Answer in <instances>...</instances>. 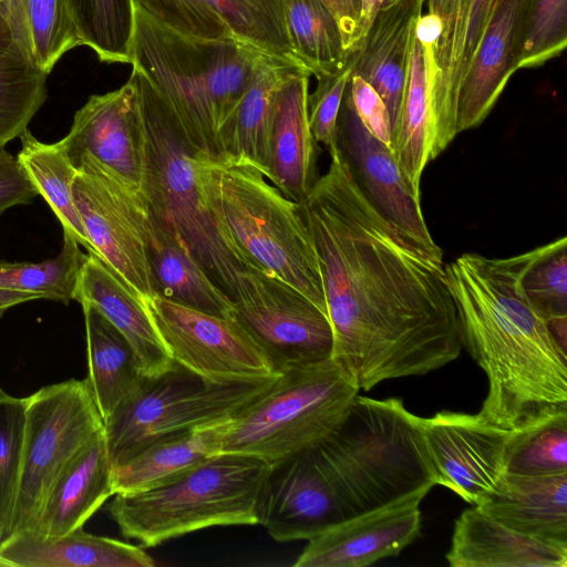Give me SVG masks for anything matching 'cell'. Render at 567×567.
Listing matches in <instances>:
<instances>
[{
	"instance_id": "1",
	"label": "cell",
	"mask_w": 567,
	"mask_h": 567,
	"mask_svg": "<svg viewBox=\"0 0 567 567\" xmlns=\"http://www.w3.org/2000/svg\"><path fill=\"white\" fill-rule=\"evenodd\" d=\"M298 203L333 333L332 359L369 391L454 361L462 340L444 262L404 239L369 203L338 148Z\"/></svg>"
},
{
	"instance_id": "2",
	"label": "cell",
	"mask_w": 567,
	"mask_h": 567,
	"mask_svg": "<svg viewBox=\"0 0 567 567\" xmlns=\"http://www.w3.org/2000/svg\"><path fill=\"white\" fill-rule=\"evenodd\" d=\"M534 255L466 252L444 265L462 346L488 381L477 415L505 430L567 412V351L522 285Z\"/></svg>"
},
{
	"instance_id": "3",
	"label": "cell",
	"mask_w": 567,
	"mask_h": 567,
	"mask_svg": "<svg viewBox=\"0 0 567 567\" xmlns=\"http://www.w3.org/2000/svg\"><path fill=\"white\" fill-rule=\"evenodd\" d=\"M132 66L176 115L188 143L214 164L224 162L219 133L238 107L264 53L233 37L177 31L134 3Z\"/></svg>"
},
{
	"instance_id": "4",
	"label": "cell",
	"mask_w": 567,
	"mask_h": 567,
	"mask_svg": "<svg viewBox=\"0 0 567 567\" xmlns=\"http://www.w3.org/2000/svg\"><path fill=\"white\" fill-rule=\"evenodd\" d=\"M145 138L144 195L152 218L184 243L213 282L233 301L247 270L218 231L204 187L207 161L188 143L167 103L133 68ZM214 164V163H213Z\"/></svg>"
},
{
	"instance_id": "5",
	"label": "cell",
	"mask_w": 567,
	"mask_h": 567,
	"mask_svg": "<svg viewBox=\"0 0 567 567\" xmlns=\"http://www.w3.org/2000/svg\"><path fill=\"white\" fill-rule=\"evenodd\" d=\"M204 187L218 231L246 269L282 279L328 316L318 257L298 203L245 161L207 163Z\"/></svg>"
},
{
	"instance_id": "6",
	"label": "cell",
	"mask_w": 567,
	"mask_h": 567,
	"mask_svg": "<svg viewBox=\"0 0 567 567\" xmlns=\"http://www.w3.org/2000/svg\"><path fill=\"white\" fill-rule=\"evenodd\" d=\"M270 468L260 458L220 452L166 484L114 494L109 513L125 538L145 547L207 527L256 525Z\"/></svg>"
},
{
	"instance_id": "7",
	"label": "cell",
	"mask_w": 567,
	"mask_h": 567,
	"mask_svg": "<svg viewBox=\"0 0 567 567\" xmlns=\"http://www.w3.org/2000/svg\"><path fill=\"white\" fill-rule=\"evenodd\" d=\"M359 391L354 378L332 358L286 371L226 423L220 452L277 465L333 433Z\"/></svg>"
},
{
	"instance_id": "8",
	"label": "cell",
	"mask_w": 567,
	"mask_h": 567,
	"mask_svg": "<svg viewBox=\"0 0 567 567\" xmlns=\"http://www.w3.org/2000/svg\"><path fill=\"white\" fill-rule=\"evenodd\" d=\"M276 379L218 381L173 360L164 372L145 375L103 422L113 470L163 440L230 420L265 393Z\"/></svg>"
},
{
	"instance_id": "9",
	"label": "cell",
	"mask_w": 567,
	"mask_h": 567,
	"mask_svg": "<svg viewBox=\"0 0 567 567\" xmlns=\"http://www.w3.org/2000/svg\"><path fill=\"white\" fill-rule=\"evenodd\" d=\"M102 430L86 379L48 385L27 398L21 472L7 538L34 528L59 473Z\"/></svg>"
},
{
	"instance_id": "10",
	"label": "cell",
	"mask_w": 567,
	"mask_h": 567,
	"mask_svg": "<svg viewBox=\"0 0 567 567\" xmlns=\"http://www.w3.org/2000/svg\"><path fill=\"white\" fill-rule=\"evenodd\" d=\"M234 320L252 338L275 371L332 357L329 317L282 279L250 267L238 274Z\"/></svg>"
},
{
	"instance_id": "11",
	"label": "cell",
	"mask_w": 567,
	"mask_h": 567,
	"mask_svg": "<svg viewBox=\"0 0 567 567\" xmlns=\"http://www.w3.org/2000/svg\"><path fill=\"white\" fill-rule=\"evenodd\" d=\"M72 190L95 252L144 301L155 297L146 251L150 212L97 161L82 155Z\"/></svg>"
},
{
	"instance_id": "12",
	"label": "cell",
	"mask_w": 567,
	"mask_h": 567,
	"mask_svg": "<svg viewBox=\"0 0 567 567\" xmlns=\"http://www.w3.org/2000/svg\"><path fill=\"white\" fill-rule=\"evenodd\" d=\"M145 306L172 360L189 370L218 381H259L280 375L235 320L157 296Z\"/></svg>"
},
{
	"instance_id": "13",
	"label": "cell",
	"mask_w": 567,
	"mask_h": 567,
	"mask_svg": "<svg viewBox=\"0 0 567 567\" xmlns=\"http://www.w3.org/2000/svg\"><path fill=\"white\" fill-rule=\"evenodd\" d=\"M424 454L435 485L480 505L506 473L518 430H505L477 414L440 411L417 416Z\"/></svg>"
},
{
	"instance_id": "14",
	"label": "cell",
	"mask_w": 567,
	"mask_h": 567,
	"mask_svg": "<svg viewBox=\"0 0 567 567\" xmlns=\"http://www.w3.org/2000/svg\"><path fill=\"white\" fill-rule=\"evenodd\" d=\"M337 125V148L369 203L410 244L443 261V251L422 214L420 196L411 189L393 150L360 122L347 89Z\"/></svg>"
},
{
	"instance_id": "15",
	"label": "cell",
	"mask_w": 567,
	"mask_h": 567,
	"mask_svg": "<svg viewBox=\"0 0 567 567\" xmlns=\"http://www.w3.org/2000/svg\"><path fill=\"white\" fill-rule=\"evenodd\" d=\"M56 143L74 167L82 155H90L146 202L145 138L137 92L130 79L120 89L90 96L74 114L69 133Z\"/></svg>"
},
{
	"instance_id": "16",
	"label": "cell",
	"mask_w": 567,
	"mask_h": 567,
	"mask_svg": "<svg viewBox=\"0 0 567 567\" xmlns=\"http://www.w3.org/2000/svg\"><path fill=\"white\" fill-rule=\"evenodd\" d=\"M423 488L342 520L308 540L295 567H364L398 556L421 533Z\"/></svg>"
},
{
	"instance_id": "17",
	"label": "cell",
	"mask_w": 567,
	"mask_h": 567,
	"mask_svg": "<svg viewBox=\"0 0 567 567\" xmlns=\"http://www.w3.org/2000/svg\"><path fill=\"white\" fill-rule=\"evenodd\" d=\"M441 21L430 58V110L437 150L442 153L457 131L458 96L494 0H426Z\"/></svg>"
},
{
	"instance_id": "18",
	"label": "cell",
	"mask_w": 567,
	"mask_h": 567,
	"mask_svg": "<svg viewBox=\"0 0 567 567\" xmlns=\"http://www.w3.org/2000/svg\"><path fill=\"white\" fill-rule=\"evenodd\" d=\"M340 522L311 449L271 466L261 493L258 524L275 540H309Z\"/></svg>"
},
{
	"instance_id": "19",
	"label": "cell",
	"mask_w": 567,
	"mask_h": 567,
	"mask_svg": "<svg viewBox=\"0 0 567 567\" xmlns=\"http://www.w3.org/2000/svg\"><path fill=\"white\" fill-rule=\"evenodd\" d=\"M525 0H494L483 37L462 84L457 131L478 126L518 70Z\"/></svg>"
},
{
	"instance_id": "20",
	"label": "cell",
	"mask_w": 567,
	"mask_h": 567,
	"mask_svg": "<svg viewBox=\"0 0 567 567\" xmlns=\"http://www.w3.org/2000/svg\"><path fill=\"white\" fill-rule=\"evenodd\" d=\"M441 32V21L431 10L415 21L405 73L399 122L393 138L395 158L414 194L425 166L440 155L430 110V58Z\"/></svg>"
},
{
	"instance_id": "21",
	"label": "cell",
	"mask_w": 567,
	"mask_h": 567,
	"mask_svg": "<svg viewBox=\"0 0 567 567\" xmlns=\"http://www.w3.org/2000/svg\"><path fill=\"white\" fill-rule=\"evenodd\" d=\"M426 0H391L377 13L350 54L351 74L371 84L383 100L392 133L399 122L411 38Z\"/></svg>"
},
{
	"instance_id": "22",
	"label": "cell",
	"mask_w": 567,
	"mask_h": 567,
	"mask_svg": "<svg viewBox=\"0 0 567 567\" xmlns=\"http://www.w3.org/2000/svg\"><path fill=\"white\" fill-rule=\"evenodd\" d=\"M74 300L99 310L130 342L146 377L167 370L173 360L145 306L127 285L90 251L80 270Z\"/></svg>"
},
{
	"instance_id": "23",
	"label": "cell",
	"mask_w": 567,
	"mask_h": 567,
	"mask_svg": "<svg viewBox=\"0 0 567 567\" xmlns=\"http://www.w3.org/2000/svg\"><path fill=\"white\" fill-rule=\"evenodd\" d=\"M114 494L113 466L102 430L59 473L32 532L56 537L82 528Z\"/></svg>"
},
{
	"instance_id": "24",
	"label": "cell",
	"mask_w": 567,
	"mask_h": 567,
	"mask_svg": "<svg viewBox=\"0 0 567 567\" xmlns=\"http://www.w3.org/2000/svg\"><path fill=\"white\" fill-rule=\"evenodd\" d=\"M307 71L282 85L274 116L269 168L266 175L281 194L299 203L317 178V141L309 125Z\"/></svg>"
},
{
	"instance_id": "25",
	"label": "cell",
	"mask_w": 567,
	"mask_h": 567,
	"mask_svg": "<svg viewBox=\"0 0 567 567\" xmlns=\"http://www.w3.org/2000/svg\"><path fill=\"white\" fill-rule=\"evenodd\" d=\"M445 558L452 567H566L567 547L517 533L472 505L456 518Z\"/></svg>"
},
{
	"instance_id": "26",
	"label": "cell",
	"mask_w": 567,
	"mask_h": 567,
	"mask_svg": "<svg viewBox=\"0 0 567 567\" xmlns=\"http://www.w3.org/2000/svg\"><path fill=\"white\" fill-rule=\"evenodd\" d=\"M477 506L517 533L567 547V473H505Z\"/></svg>"
},
{
	"instance_id": "27",
	"label": "cell",
	"mask_w": 567,
	"mask_h": 567,
	"mask_svg": "<svg viewBox=\"0 0 567 567\" xmlns=\"http://www.w3.org/2000/svg\"><path fill=\"white\" fill-rule=\"evenodd\" d=\"M302 70L292 61L264 54L238 107L219 133L223 163L245 161L266 177L278 94L285 82Z\"/></svg>"
},
{
	"instance_id": "28",
	"label": "cell",
	"mask_w": 567,
	"mask_h": 567,
	"mask_svg": "<svg viewBox=\"0 0 567 567\" xmlns=\"http://www.w3.org/2000/svg\"><path fill=\"white\" fill-rule=\"evenodd\" d=\"M143 549L82 528L47 537L32 530L13 534L0 543V567H153Z\"/></svg>"
},
{
	"instance_id": "29",
	"label": "cell",
	"mask_w": 567,
	"mask_h": 567,
	"mask_svg": "<svg viewBox=\"0 0 567 567\" xmlns=\"http://www.w3.org/2000/svg\"><path fill=\"white\" fill-rule=\"evenodd\" d=\"M146 251L155 296L207 315L233 319L234 303L183 241L150 215Z\"/></svg>"
},
{
	"instance_id": "30",
	"label": "cell",
	"mask_w": 567,
	"mask_h": 567,
	"mask_svg": "<svg viewBox=\"0 0 567 567\" xmlns=\"http://www.w3.org/2000/svg\"><path fill=\"white\" fill-rule=\"evenodd\" d=\"M87 350V382L103 422L144 379L134 349L94 307L82 305Z\"/></svg>"
},
{
	"instance_id": "31",
	"label": "cell",
	"mask_w": 567,
	"mask_h": 567,
	"mask_svg": "<svg viewBox=\"0 0 567 567\" xmlns=\"http://www.w3.org/2000/svg\"><path fill=\"white\" fill-rule=\"evenodd\" d=\"M228 421L163 440L114 468L115 494L135 493L166 484L220 453V441Z\"/></svg>"
},
{
	"instance_id": "32",
	"label": "cell",
	"mask_w": 567,
	"mask_h": 567,
	"mask_svg": "<svg viewBox=\"0 0 567 567\" xmlns=\"http://www.w3.org/2000/svg\"><path fill=\"white\" fill-rule=\"evenodd\" d=\"M6 25L24 59L47 74L82 45L66 0H10Z\"/></svg>"
},
{
	"instance_id": "33",
	"label": "cell",
	"mask_w": 567,
	"mask_h": 567,
	"mask_svg": "<svg viewBox=\"0 0 567 567\" xmlns=\"http://www.w3.org/2000/svg\"><path fill=\"white\" fill-rule=\"evenodd\" d=\"M20 137L22 147L17 158L60 220L63 236L73 238L87 252L92 251L73 197L78 169L58 143H43L28 130Z\"/></svg>"
},
{
	"instance_id": "34",
	"label": "cell",
	"mask_w": 567,
	"mask_h": 567,
	"mask_svg": "<svg viewBox=\"0 0 567 567\" xmlns=\"http://www.w3.org/2000/svg\"><path fill=\"white\" fill-rule=\"evenodd\" d=\"M286 24L296 62L320 78L349 65L339 24L321 0H284Z\"/></svg>"
},
{
	"instance_id": "35",
	"label": "cell",
	"mask_w": 567,
	"mask_h": 567,
	"mask_svg": "<svg viewBox=\"0 0 567 567\" xmlns=\"http://www.w3.org/2000/svg\"><path fill=\"white\" fill-rule=\"evenodd\" d=\"M82 45L107 63H132L134 0H66Z\"/></svg>"
},
{
	"instance_id": "36",
	"label": "cell",
	"mask_w": 567,
	"mask_h": 567,
	"mask_svg": "<svg viewBox=\"0 0 567 567\" xmlns=\"http://www.w3.org/2000/svg\"><path fill=\"white\" fill-rule=\"evenodd\" d=\"M203 1L239 42L264 54L297 63L287 30L284 0Z\"/></svg>"
},
{
	"instance_id": "37",
	"label": "cell",
	"mask_w": 567,
	"mask_h": 567,
	"mask_svg": "<svg viewBox=\"0 0 567 567\" xmlns=\"http://www.w3.org/2000/svg\"><path fill=\"white\" fill-rule=\"evenodd\" d=\"M47 76L14 43L0 56V147L28 130L47 99Z\"/></svg>"
},
{
	"instance_id": "38",
	"label": "cell",
	"mask_w": 567,
	"mask_h": 567,
	"mask_svg": "<svg viewBox=\"0 0 567 567\" xmlns=\"http://www.w3.org/2000/svg\"><path fill=\"white\" fill-rule=\"evenodd\" d=\"M86 255L71 237L54 258L41 262L0 261V288L40 293L44 299L69 303L74 300L80 270Z\"/></svg>"
},
{
	"instance_id": "39",
	"label": "cell",
	"mask_w": 567,
	"mask_h": 567,
	"mask_svg": "<svg viewBox=\"0 0 567 567\" xmlns=\"http://www.w3.org/2000/svg\"><path fill=\"white\" fill-rule=\"evenodd\" d=\"M506 473L527 476L567 473V412L519 429Z\"/></svg>"
},
{
	"instance_id": "40",
	"label": "cell",
	"mask_w": 567,
	"mask_h": 567,
	"mask_svg": "<svg viewBox=\"0 0 567 567\" xmlns=\"http://www.w3.org/2000/svg\"><path fill=\"white\" fill-rule=\"evenodd\" d=\"M27 422V398L0 388V528L7 538L16 506Z\"/></svg>"
},
{
	"instance_id": "41",
	"label": "cell",
	"mask_w": 567,
	"mask_h": 567,
	"mask_svg": "<svg viewBox=\"0 0 567 567\" xmlns=\"http://www.w3.org/2000/svg\"><path fill=\"white\" fill-rule=\"evenodd\" d=\"M567 44V0H525L519 69L537 68Z\"/></svg>"
},
{
	"instance_id": "42",
	"label": "cell",
	"mask_w": 567,
	"mask_h": 567,
	"mask_svg": "<svg viewBox=\"0 0 567 567\" xmlns=\"http://www.w3.org/2000/svg\"><path fill=\"white\" fill-rule=\"evenodd\" d=\"M522 285L530 302L551 319L567 316V238L535 248Z\"/></svg>"
},
{
	"instance_id": "43",
	"label": "cell",
	"mask_w": 567,
	"mask_h": 567,
	"mask_svg": "<svg viewBox=\"0 0 567 567\" xmlns=\"http://www.w3.org/2000/svg\"><path fill=\"white\" fill-rule=\"evenodd\" d=\"M134 3L183 33L212 39L231 37L221 19L203 0H134Z\"/></svg>"
},
{
	"instance_id": "44",
	"label": "cell",
	"mask_w": 567,
	"mask_h": 567,
	"mask_svg": "<svg viewBox=\"0 0 567 567\" xmlns=\"http://www.w3.org/2000/svg\"><path fill=\"white\" fill-rule=\"evenodd\" d=\"M351 75L349 65L339 73L317 78L318 84L308 95L309 125L317 142L329 152L337 148L338 115Z\"/></svg>"
},
{
	"instance_id": "45",
	"label": "cell",
	"mask_w": 567,
	"mask_h": 567,
	"mask_svg": "<svg viewBox=\"0 0 567 567\" xmlns=\"http://www.w3.org/2000/svg\"><path fill=\"white\" fill-rule=\"evenodd\" d=\"M347 91L363 126L393 150V133L388 109L375 89L359 75L351 74Z\"/></svg>"
},
{
	"instance_id": "46",
	"label": "cell",
	"mask_w": 567,
	"mask_h": 567,
	"mask_svg": "<svg viewBox=\"0 0 567 567\" xmlns=\"http://www.w3.org/2000/svg\"><path fill=\"white\" fill-rule=\"evenodd\" d=\"M38 195L18 158L0 147V218L8 208L30 204Z\"/></svg>"
},
{
	"instance_id": "47",
	"label": "cell",
	"mask_w": 567,
	"mask_h": 567,
	"mask_svg": "<svg viewBox=\"0 0 567 567\" xmlns=\"http://www.w3.org/2000/svg\"><path fill=\"white\" fill-rule=\"evenodd\" d=\"M334 16L344 43L351 54L358 45L360 0H321Z\"/></svg>"
},
{
	"instance_id": "48",
	"label": "cell",
	"mask_w": 567,
	"mask_h": 567,
	"mask_svg": "<svg viewBox=\"0 0 567 567\" xmlns=\"http://www.w3.org/2000/svg\"><path fill=\"white\" fill-rule=\"evenodd\" d=\"M391 0H360V18L358 28L359 42L362 41L379 10ZM357 45V47H358ZM357 49V48H355ZM354 49V50H355Z\"/></svg>"
},
{
	"instance_id": "49",
	"label": "cell",
	"mask_w": 567,
	"mask_h": 567,
	"mask_svg": "<svg viewBox=\"0 0 567 567\" xmlns=\"http://www.w3.org/2000/svg\"><path fill=\"white\" fill-rule=\"evenodd\" d=\"M37 299L44 298L40 293L0 288V317L11 307Z\"/></svg>"
},
{
	"instance_id": "50",
	"label": "cell",
	"mask_w": 567,
	"mask_h": 567,
	"mask_svg": "<svg viewBox=\"0 0 567 567\" xmlns=\"http://www.w3.org/2000/svg\"><path fill=\"white\" fill-rule=\"evenodd\" d=\"M13 47V42L4 25H0V56L6 54Z\"/></svg>"
},
{
	"instance_id": "51",
	"label": "cell",
	"mask_w": 567,
	"mask_h": 567,
	"mask_svg": "<svg viewBox=\"0 0 567 567\" xmlns=\"http://www.w3.org/2000/svg\"><path fill=\"white\" fill-rule=\"evenodd\" d=\"M9 1L10 0H0V24L4 27H7L6 20L8 14Z\"/></svg>"
},
{
	"instance_id": "52",
	"label": "cell",
	"mask_w": 567,
	"mask_h": 567,
	"mask_svg": "<svg viewBox=\"0 0 567 567\" xmlns=\"http://www.w3.org/2000/svg\"><path fill=\"white\" fill-rule=\"evenodd\" d=\"M0 540H1V528H0Z\"/></svg>"
},
{
	"instance_id": "53",
	"label": "cell",
	"mask_w": 567,
	"mask_h": 567,
	"mask_svg": "<svg viewBox=\"0 0 567 567\" xmlns=\"http://www.w3.org/2000/svg\"><path fill=\"white\" fill-rule=\"evenodd\" d=\"M0 25H2V24H0ZM6 28H7V27H6Z\"/></svg>"
}]
</instances>
